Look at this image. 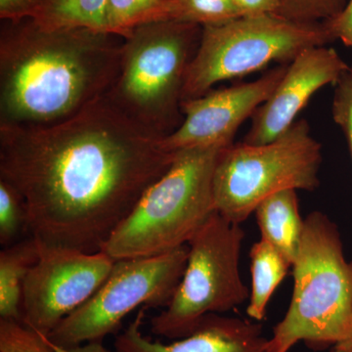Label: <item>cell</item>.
Here are the masks:
<instances>
[{"instance_id": "cell-16", "label": "cell", "mask_w": 352, "mask_h": 352, "mask_svg": "<svg viewBox=\"0 0 352 352\" xmlns=\"http://www.w3.org/2000/svg\"><path fill=\"white\" fill-rule=\"evenodd\" d=\"M252 287L247 314L252 320L265 318L268 302L288 274L292 263L277 249L263 239L252 245L251 252Z\"/></svg>"}, {"instance_id": "cell-23", "label": "cell", "mask_w": 352, "mask_h": 352, "mask_svg": "<svg viewBox=\"0 0 352 352\" xmlns=\"http://www.w3.org/2000/svg\"><path fill=\"white\" fill-rule=\"evenodd\" d=\"M333 119L346 135L352 157V69L336 85L332 106Z\"/></svg>"}, {"instance_id": "cell-22", "label": "cell", "mask_w": 352, "mask_h": 352, "mask_svg": "<svg viewBox=\"0 0 352 352\" xmlns=\"http://www.w3.org/2000/svg\"><path fill=\"white\" fill-rule=\"evenodd\" d=\"M0 352H54L50 339L23 322L0 319Z\"/></svg>"}, {"instance_id": "cell-29", "label": "cell", "mask_w": 352, "mask_h": 352, "mask_svg": "<svg viewBox=\"0 0 352 352\" xmlns=\"http://www.w3.org/2000/svg\"><path fill=\"white\" fill-rule=\"evenodd\" d=\"M332 352H349L346 349H340L339 346H333Z\"/></svg>"}, {"instance_id": "cell-26", "label": "cell", "mask_w": 352, "mask_h": 352, "mask_svg": "<svg viewBox=\"0 0 352 352\" xmlns=\"http://www.w3.org/2000/svg\"><path fill=\"white\" fill-rule=\"evenodd\" d=\"M241 17L278 14L280 0H233Z\"/></svg>"}, {"instance_id": "cell-19", "label": "cell", "mask_w": 352, "mask_h": 352, "mask_svg": "<svg viewBox=\"0 0 352 352\" xmlns=\"http://www.w3.org/2000/svg\"><path fill=\"white\" fill-rule=\"evenodd\" d=\"M25 231L29 232V217L24 198L12 185L0 179V244H15Z\"/></svg>"}, {"instance_id": "cell-15", "label": "cell", "mask_w": 352, "mask_h": 352, "mask_svg": "<svg viewBox=\"0 0 352 352\" xmlns=\"http://www.w3.org/2000/svg\"><path fill=\"white\" fill-rule=\"evenodd\" d=\"M38 254V241L32 236L0 252V318L23 321L25 282Z\"/></svg>"}, {"instance_id": "cell-8", "label": "cell", "mask_w": 352, "mask_h": 352, "mask_svg": "<svg viewBox=\"0 0 352 352\" xmlns=\"http://www.w3.org/2000/svg\"><path fill=\"white\" fill-rule=\"evenodd\" d=\"M245 232L215 212L188 242V259L170 302L150 321L166 339L187 337L207 315L231 311L249 300L240 271Z\"/></svg>"}, {"instance_id": "cell-10", "label": "cell", "mask_w": 352, "mask_h": 352, "mask_svg": "<svg viewBox=\"0 0 352 352\" xmlns=\"http://www.w3.org/2000/svg\"><path fill=\"white\" fill-rule=\"evenodd\" d=\"M38 261L25 279L23 323L48 337L87 302L107 279L115 261L105 252L39 245Z\"/></svg>"}, {"instance_id": "cell-1", "label": "cell", "mask_w": 352, "mask_h": 352, "mask_svg": "<svg viewBox=\"0 0 352 352\" xmlns=\"http://www.w3.org/2000/svg\"><path fill=\"white\" fill-rule=\"evenodd\" d=\"M106 96L47 126H0V179L24 198L46 247L101 251L176 153Z\"/></svg>"}, {"instance_id": "cell-17", "label": "cell", "mask_w": 352, "mask_h": 352, "mask_svg": "<svg viewBox=\"0 0 352 352\" xmlns=\"http://www.w3.org/2000/svg\"><path fill=\"white\" fill-rule=\"evenodd\" d=\"M107 2L108 0H47L32 14L31 18L50 29L105 32Z\"/></svg>"}, {"instance_id": "cell-12", "label": "cell", "mask_w": 352, "mask_h": 352, "mask_svg": "<svg viewBox=\"0 0 352 352\" xmlns=\"http://www.w3.org/2000/svg\"><path fill=\"white\" fill-rule=\"evenodd\" d=\"M349 69L339 53L327 45L303 51L288 64L273 94L252 116L243 142L263 145L280 138L318 90L337 85Z\"/></svg>"}, {"instance_id": "cell-9", "label": "cell", "mask_w": 352, "mask_h": 352, "mask_svg": "<svg viewBox=\"0 0 352 352\" xmlns=\"http://www.w3.org/2000/svg\"><path fill=\"white\" fill-rule=\"evenodd\" d=\"M188 252L185 245L157 256L115 261L98 291L66 317L48 339L64 347L102 342L136 308L166 307L182 280Z\"/></svg>"}, {"instance_id": "cell-7", "label": "cell", "mask_w": 352, "mask_h": 352, "mask_svg": "<svg viewBox=\"0 0 352 352\" xmlns=\"http://www.w3.org/2000/svg\"><path fill=\"white\" fill-rule=\"evenodd\" d=\"M333 41L324 23L295 22L277 14L205 25L187 71L182 102L198 98L217 83L250 75L272 62L291 63L303 51Z\"/></svg>"}, {"instance_id": "cell-28", "label": "cell", "mask_w": 352, "mask_h": 352, "mask_svg": "<svg viewBox=\"0 0 352 352\" xmlns=\"http://www.w3.org/2000/svg\"><path fill=\"white\" fill-rule=\"evenodd\" d=\"M335 346H339L340 349H346V351L349 352H352V330L351 335H349V337L347 338L346 340H344V342H340V344Z\"/></svg>"}, {"instance_id": "cell-24", "label": "cell", "mask_w": 352, "mask_h": 352, "mask_svg": "<svg viewBox=\"0 0 352 352\" xmlns=\"http://www.w3.org/2000/svg\"><path fill=\"white\" fill-rule=\"evenodd\" d=\"M324 24L333 41H340L352 50V0L347 1L342 12L326 21Z\"/></svg>"}, {"instance_id": "cell-13", "label": "cell", "mask_w": 352, "mask_h": 352, "mask_svg": "<svg viewBox=\"0 0 352 352\" xmlns=\"http://www.w3.org/2000/svg\"><path fill=\"white\" fill-rule=\"evenodd\" d=\"M144 309L115 340L116 352H266L268 339L259 322L207 315L187 337L170 344L154 342L142 333Z\"/></svg>"}, {"instance_id": "cell-11", "label": "cell", "mask_w": 352, "mask_h": 352, "mask_svg": "<svg viewBox=\"0 0 352 352\" xmlns=\"http://www.w3.org/2000/svg\"><path fill=\"white\" fill-rule=\"evenodd\" d=\"M288 65L271 69L258 80L212 89L198 98L182 104L183 120L173 133L162 139L168 152L196 148H226L243 122L270 98L283 78Z\"/></svg>"}, {"instance_id": "cell-2", "label": "cell", "mask_w": 352, "mask_h": 352, "mask_svg": "<svg viewBox=\"0 0 352 352\" xmlns=\"http://www.w3.org/2000/svg\"><path fill=\"white\" fill-rule=\"evenodd\" d=\"M122 45L110 32L1 20L0 126H52L82 112L110 89Z\"/></svg>"}, {"instance_id": "cell-4", "label": "cell", "mask_w": 352, "mask_h": 352, "mask_svg": "<svg viewBox=\"0 0 352 352\" xmlns=\"http://www.w3.org/2000/svg\"><path fill=\"white\" fill-rule=\"evenodd\" d=\"M201 32V25L178 20L136 28L124 38L119 73L105 96L152 133H173L183 120L185 78Z\"/></svg>"}, {"instance_id": "cell-14", "label": "cell", "mask_w": 352, "mask_h": 352, "mask_svg": "<svg viewBox=\"0 0 352 352\" xmlns=\"http://www.w3.org/2000/svg\"><path fill=\"white\" fill-rule=\"evenodd\" d=\"M254 214L261 239L270 243L293 264L305 228L296 190H284L268 197L259 204Z\"/></svg>"}, {"instance_id": "cell-25", "label": "cell", "mask_w": 352, "mask_h": 352, "mask_svg": "<svg viewBox=\"0 0 352 352\" xmlns=\"http://www.w3.org/2000/svg\"><path fill=\"white\" fill-rule=\"evenodd\" d=\"M47 0H0V19L18 20L32 14Z\"/></svg>"}, {"instance_id": "cell-5", "label": "cell", "mask_w": 352, "mask_h": 352, "mask_svg": "<svg viewBox=\"0 0 352 352\" xmlns=\"http://www.w3.org/2000/svg\"><path fill=\"white\" fill-rule=\"evenodd\" d=\"M223 150L176 153L170 168L146 190L101 251L118 261L157 256L188 244L217 212L212 180Z\"/></svg>"}, {"instance_id": "cell-3", "label": "cell", "mask_w": 352, "mask_h": 352, "mask_svg": "<svg viewBox=\"0 0 352 352\" xmlns=\"http://www.w3.org/2000/svg\"><path fill=\"white\" fill-rule=\"evenodd\" d=\"M292 267L291 303L266 352H289L300 342L321 351L346 340L352 330V261L328 215L316 210L305 217Z\"/></svg>"}, {"instance_id": "cell-6", "label": "cell", "mask_w": 352, "mask_h": 352, "mask_svg": "<svg viewBox=\"0 0 352 352\" xmlns=\"http://www.w3.org/2000/svg\"><path fill=\"white\" fill-rule=\"evenodd\" d=\"M321 163L320 143L305 120H296L272 142L231 145L215 166V210L234 223H243L261 201L278 192L316 189Z\"/></svg>"}, {"instance_id": "cell-18", "label": "cell", "mask_w": 352, "mask_h": 352, "mask_svg": "<svg viewBox=\"0 0 352 352\" xmlns=\"http://www.w3.org/2000/svg\"><path fill=\"white\" fill-rule=\"evenodd\" d=\"M177 20L176 0H108L105 32L126 38L140 25Z\"/></svg>"}, {"instance_id": "cell-27", "label": "cell", "mask_w": 352, "mask_h": 352, "mask_svg": "<svg viewBox=\"0 0 352 352\" xmlns=\"http://www.w3.org/2000/svg\"><path fill=\"white\" fill-rule=\"evenodd\" d=\"M50 344L54 352H111L102 344V342H90L71 347L56 346L51 342Z\"/></svg>"}, {"instance_id": "cell-21", "label": "cell", "mask_w": 352, "mask_h": 352, "mask_svg": "<svg viewBox=\"0 0 352 352\" xmlns=\"http://www.w3.org/2000/svg\"><path fill=\"white\" fill-rule=\"evenodd\" d=\"M349 0H280L277 15L295 22L324 23L342 12Z\"/></svg>"}, {"instance_id": "cell-20", "label": "cell", "mask_w": 352, "mask_h": 352, "mask_svg": "<svg viewBox=\"0 0 352 352\" xmlns=\"http://www.w3.org/2000/svg\"><path fill=\"white\" fill-rule=\"evenodd\" d=\"M177 20L205 25H219L241 17L233 0H176Z\"/></svg>"}]
</instances>
